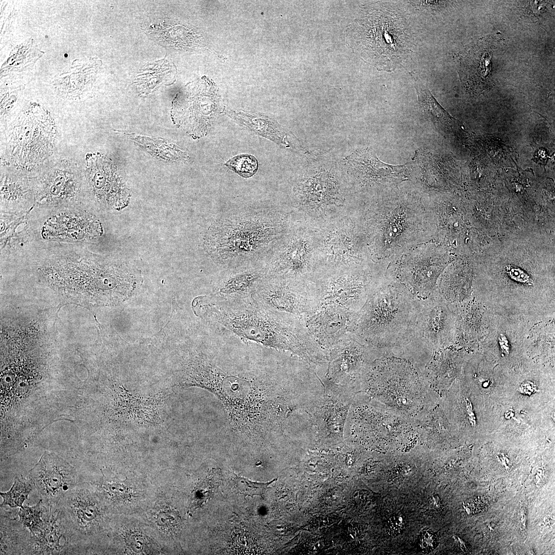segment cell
<instances>
[{"mask_svg":"<svg viewBox=\"0 0 555 555\" xmlns=\"http://www.w3.org/2000/svg\"><path fill=\"white\" fill-rule=\"evenodd\" d=\"M395 186L357 213L355 234L363 256L386 269L396 257L432 240L436 231L432 203L414 190Z\"/></svg>","mask_w":555,"mask_h":555,"instance_id":"cell-1","label":"cell"},{"mask_svg":"<svg viewBox=\"0 0 555 555\" xmlns=\"http://www.w3.org/2000/svg\"><path fill=\"white\" fill-rule=\"evenodd\" d=\"M192 305L196 316L245 341L290 353L309 363H316L322 355L304 323L278 318L259 306L251 297L218 301L209 295L199 296Z\"/></svg>","mask_w":555,"mask_h":555,"instance_id":"cell-2","label":"cell"},{"mask_svg":"<svg viewBox=\"0 0 555 555\" xmlns=\"http://www.w3.org/2000/svg\"><path fill=\"white\" fill-rule=\"evenodd\" d=\"M287 235L283 214L262 208H248L216 218L205 232L203 246L222 270L266 262Z\"/></svg>","mask_w":555,"mask_h":555,"instance_id":"cell-3","label":"cell"},{"mask_svg":"<svg viewBox=\"0 0 555 555\" xmlns=\"http://www.w3.org/2000/svg\"><path fill=\"white\" fill-rule=\"evenodd\" d=\"M419 303V298L386 271L355 314L351 332L384 355L401 357L411 338Z\"/></svg>","mask_w":555,"mask_h":555,"instance_id":"cell-4","label":"cell"},{"mask_svg":"<svg viewBox=\"0 0 555 555\" xmlns=\"http://www.w3.org/2000/svg\"><path fill=\"white\" fill-rule=\"evenodd\" d=\"M352 51L379 70L391 71L409 54L412 35L395 11L371 8L361 12L346 32Z\"/></svg>","mask_w":555,"mask_h":555,"instance_id":"cell-5","label":"cell"},{"mask_svg":"<svg viewBox=\"0 0 555 555\" xmlns=\"http://www.w3.org/2000/svg\"><path fill=\"white\" fill-rule=\"evenodd\" d=\"M361 392L409 419L437 400L415 365L393 356L384 355L373 362Z\"/></svg>","mask_w":555,"mask_h":555,"instance_id":"cell-6","label":"cell"},{"mask_svg":"<svg viewBox=\"0 0 555 555\" xmlns=\"http://www.w3.org/2000/svg\"><path fill=\"white\" fill-rule=\"evenodd\" d=\"M460 307L448 302L437 291L420 299L410 341L401 358L421 372L432 355L456 341Z\"/></svg>","mask_w":555,"mask_h":555,"instance_id":"cell-7","label":"cell"},{"mask_svg":"<svg viewBox=\"0 0 555 555\" xmlns=\"http://www.w3.org/2000/svg\"><path fill=\"white\" fill-rule=\"evenodd\" d=\"M345 431L365 442L387 448L409 444L416 439L411 419L362 392L356 395L350 406Z\"/></svg>","mask_w":555,"mask_h":555,"instance_id":"cell-8","label":"cell"},{"mask_svg":"<svg viewBox=\"0 0 555 555\" xmlns=\"http://www.w3.org/2000/svg\"><path fill=\"white\" fill-rule=\"evenodd\" d=\"M102 215L86 205L53 209L34 207L28 219L38 242L89 247L103 235Z\"/></svg>","mask_w":555,"mask_h":555,"instance_id":"cell-9","label":"cell"},{"mask_svg":"<svg viewBox=\"0 0 555 555\" xmlns=\"http://www.w3.org/2000/svg\"><path fill=\"white\" fill-rule=\"evenodd\" d=\"M382 266L366 261L318 272L312 280L321 304L331 303L356 314L385 275Z\"/></svg>","mask_w":555,"mask_h":555,"instance_id":"cell-10","label":"cell"},{"mask_svg":"<svg viewBox=\"0 0 555 555\" xmlns=\"http://www.w3.org/2000/svg\"><path fill=\"white\" fill-rule=\"evenodd\" d=\"M251 298L278 318L303 323L321 305L313 282L304 279L266 276Z\"/></svg>","mask_w":555,"mask_h":555,"instance_id":"cell-11","label":"cell"},{"mask_svg":"<svg viewBox=\"0 0 555 555\" xmlns=\"http://www.w3.org/2000/svg\"><path fill=\"white\" fill-rule=\"evenodd\" d=\"M55 132L47 112L39 106H30L9 130L8 147L11 160L25 170L42 163L52 151Z\"/></svg>","mask_w":555,"mask_h":555,"instance_id":"cell-12","label":"cell"},{"mask_svg":"<svg viewBox=\"0 0 555 555\" xmlns=\"http://www.w3.org/2000/svg\"><path fill=\"white\" fill-rule=\"evenodd\" d=\"M445 250L432 240L418 245L394 258L386 271L416 297L429 298L436 292L437 281L448 263Z\"/></svg>","mask_w":555,"mask_h":555,"instance_id":"cell-13","label":"cell"},{"mask_svg":"<svg viewBox=\"0 0 555 555\" xmlns=\"http://www.w3.org/2000/svg\"><path fill=\"white\" fill-rule=\"evenodd\" d=\"M384 355L360 336L349 332L328 351L324 374L319 377L357 394L361 392L373 362Z\"/></svg>","mask_w":555,"mask_h":555,"instance_id":"cell-14","label":"cell"},{"mask_svg":"<svg viewBox=\"0 0 555 555\" xmlns=\"http://www.w3.org/2000/svg\"><path fill=\"white\" fill-rule=\"evenodd\" d=\"M83 181L87 205L103 215L119 211L129 203L130 190L111 161L101 154L87 155Z\"/></svg>","mask_w":555,"mask_h":555,"instance_id":"cell-15","label":"cell"},{"mask_svg":"<svg viewBox=\"0 0 555 555\" xmlns=\"http://www.w3.org/2000/svg\"><path fill=\"white\" fill-rule=\"evenodd\" d=\"M32 181L35 208L87 206L83 179L75 170L53 168Z\"/></svg>","mask_w":555,"mask_h":555,"instance_id":"cell-16","label":"cell"},{"mask_svg":"<svg viewBox=\"0 0 555 555\" xmlns=\"http://www.w3.org/2000/svg\"><path fill=\"white\" fill-rule=\"evenodd\" d=\"M341 176L333 163L315 161L303 170L294 187L296 198L306 206H325L343 199Z\"/></svg>","mask_w":555,"mask_h":555,"instance_id":"cell-17","label":"cell"},{"mask_svg":"<svg viewBox=\"0 0 555 555\" xmlns=\"http://www.w3.org/2000/svg\"><path fill=\"white\" fill-rule=\"evenodd\" d=\"M323 394L312 409V433L319 437H343L349 409L356 394L325 379H321Z\"/></svg>","mask_w":555,"mask_h":555,"instance_id":"cell-18","label":"cell"},{"mask_svg":"<svg viewBox=\"0 0 555 555\" xmlns=\"http://www.w3.org/2000/svg\"><path fill=\"white\" fill-rule=\"evenodd\" d=\"M28 477L41 499L49 507L56 506L80 482L73 466L54 453L47 451L29 471Z\"/></svg>","mask_w":555,"mask_h":555,"instance_id":"cell-19","label":"cell"},{"mask_svg":"<svg viewBox=\"0 0 555 555\" xmlns=\"http://www.w3.org/2000/svg\"><path fill=\"white\" fill-rule=\"evenodd\" d=\"M95 495L85 483L80 482L58 503L83 545L99 530L103 522L104 510Z\"/></svg>","mask_w":555,"mask_h":555,"instance_id":"cell-20","label":"cell"},{"mask_svg":"<svg viewBox=\"0 0 555 555\" xmlns=\"http://www.w3.org/2000/svg\"><path fill=\"white\" fill-rule=\"evenodd\" d=\"M40 532L31 536L28 554H81L84 546L57 504L44 513Z\"/></svg>","mask_w":555,"mask_h":555,"instance_id":"cell-21","label":"cell"},{"mask_svg":"<svg viewBox=\"0 0 555 555\" xmlns=\"http://www.w3.org/2000/svg\"><path fill=\"white\" fill-rule=\"evenodd\" d=\"M345 159L348 174L362 187L384 189L409 180L405 165L384 163L369 148L357 149Z\"/></svg>","mask_w":555,"mask_h":555,"instance_id":"cell-22","label":"cell"},{"mask_svg":"<svg viewBox=\"0 0 555 555\" xmlns=\"http://www.w3.org/2000/svg\"><path fill=\"white\" fill-rule=\"evenodd\" d=\"M491 43V39L483 38L455 56L461 84L470 95H479L492 86Z\"/></svg>","mask_w":555,"mask_h":555,"instance_id":"cell-23","label":"cell"},{"mask_svg":"<svg viewBox=\"0 0 555 555\" xmlns=\"http://www.w3.org/2000/svg\"><path fill=\"white\" fill-rule=\"evenodd\" d=\"M356 314L331 303L321 304L305 321L313 341L327 354L344 336L351 332Z\"/></svg>","mask_w":555,"mask_h":555,"instance_id":"cell-24","label":"cell"},{"mask_svg":"<svg viewBox=\"0 0 555 555\" xmlns=\"http://www.w3.org/2000/svg\"><path fill=\"white\" fill-rule=\"evenodd\" d=\"M266 276V262L222 270L213 283L209 296L218 301L250 298Z\"/></svg>","mask_w":555,"mask_h":555,"instance_id":"cell-25","label":"cell"},{"mask_svg":"<svg viewBox=\"0 0 555 555\" xmlns=\"http://www.w3.org/2000/svg\"><path fill=\"white\" fill-rule=\"evenodd\" d=\"M191 98L185 111L184 122L193 135L200 137L208 133L214 120L218 108L219 96L214 85Z\"/></svg>","mask_w":555,"mask_h":555,"instance_id":"cell-26","label":"cell"},{"mask_svg":"<svg viewBox=\"0 0 555 555\" xmlns=\"http://www.w3.org/2000/svg\"><path fill=\"white\" fill-rule=\"evenodd\" d=\"M0 213L23 214L34 207L32 179L14 175L1 177Z\"/></svg>","mask_w":555,"mask_h":555,"instance_id":"cell-27","label":"cell"},{"mask_svg":"<svg viewBox=\"0 0 555 555\" xmlns=\"http://www.w3.org/2000/svg\"><path fill=\"white\" fill-rule=\"evenodd\" d=\"M223 114L241 126L284 147H289V133L277 121L268 116L225 107Z\"/></svg>","mask_w":555,"mask_h":555,"instance_id":"cell-28","label":"cell"},{"mask_svg":"<svg viewBox=\"0 0 555 555\" xmlns=\"http://www.w3.org/2000/svg\"><path fill=\"white\" fill-rule=\"evenodd\" d=\"M413 77L418 100L425 116L435 127L446 133L465 132L463 124L452 117L437 101L428 88L413 73Z\"/></svg>","mask_w":555,"mask_h":555,"instance_id":"cell-29","label":"cell"},{"mask_svg":"<svg viewBox=\"0 0 555 555\" xmlns=\"http://www.w3.org/2000/svg\"><path fill=\"white\" fill-rule=\"evenodd\" d=\"M30 542V531L19 519L1 509V554H28Z\"/></svg>","mask_w":555,"mask_h":555,"instance_id":"cell-30","label":"cell"},{"mask_svg":"<svg viewBox=\"0 0 555 555\" xmlns=\"http://www.w3.org/2000/svg\"><path fill=\"white\" fill-rule=\"evenodd\" d=\"M34 487L33 483L29 477L25 478L22 475L16 476L10 489L7 492L0 493V495L3 498V502L0 507H23L24 502L28 499V495Z\"/></svg>","mask_w":555,"mask_h":555,"instance_id":"cell-31","label":"cell"},{"mask_svg":"<svg viewBox=\"0 0 555 555\" xmlns=\"http://www.w3.org/2000/svg\"><path fill=\"white\" fill-rule=\"evenodd\" d=\"M47 506L40 499L37 504L32 506L21 507L18 512L21 523L30 531L31 536L38 534L44 525V515L48 510Z\"/></svg>","mask_w":555,"mask_h":555,"instance_id":"cell-32","label":"cell"},{"mask_svg":"<svg viewBox=\"0 0 555 555\" xmlns=\"http://www.w3.org/2000/svg\"><path fill=\"white\" fill-rule=\"evenodd\" d=\"M225 165L244 178H249L254 175L258 166L256 158L254 156L247 154L235 156L227 161Z\"/></svg>","mask_w":555,"mask_h":555,"instance_id":"cell-33","label":"cell"},{"mask_svg":"<svg viewBox=\"0 0 555 555\" xmlns=\"http://www.w3.org/2000/svg\"><path fill=\"white\" fill-rule=\"evenodd\" d=\"M276 480V479H274L271 482L265 483H258L252 482L235 474L233 482L237 491L245 496L253 497L254 495H258L263 497L268 486Z\"/></svg>","mask_w":555,"mask_h":555,"instance_id":"cell-34","label":"cell"},{"mask_svg":"<svg viewBox=\"0 0 555 555\" xmlns=\"http://www.w3.org/2000/svg\"><path fill=\"white\" fill-rule=\"evenodd\" d=\"M404 525V520L403 516L398 515L391 518L389 526L391 529L395 531H399Z\"/></svg>","mask_w":555,"mask_h":555,"instance_id":"cell-35","label":"cell"},{"mask_svg":"<svg viewBox=\"0 0 555 555\" xmlns=\"http://www.w3.org/2000/svg\"><path fill=\"white\" fill-rule=\"evenodd\" d=\"M430 505L435 509H438L441 507L440 501L439 497L436 495H432L430 500Z\"/></svg>","mask_w":555,"mask_h":555,"instance_id":"cell-36","label":"cell"},{"mask_svg":"<svg viewBox=\"0 0 555 555\" xmlns=\"http://www.w3.org/2000/svg\"><path fill=\"white\" fill-rule=\"evenodd\" d=\"M520 521L521 524L522 525V527L523 528V529H525L526 528V510H525V509L524 508H523L521 510L520 512Z\"/></svg>","mask_w":555,"mask_h":555,"instance_id":"cell-37","label":"cell"},{"mask_svg":"<svg viewBox=\"0 0 555 555\" xmlns=\"http://www.w3.org/2000/svg\"><path fill=\"white\" fill-rule=\"evenodd\" d=\"M423 536V543L426 545H431L430 544L432 543V541H431L432 539V535L427 533L424 534Z\"/></svg>","mask_w":555,"mask_h":555,"instance_id":"cell-38","label":"cell"},{"mask_svg":"<svg viewBox=\"0 0 555 555\" xmlns=\"http://www.w3.org/2000/svg\"><path fill=\"white\" fill-rule=\"evenodd\" d=\"M457 539L459 541V542L460 543V546L461 548H462V549L465 552H467L468 548L466 547V546L465 545V543H464V542L462 540H461L460 539H459V538H457Z\"/></svg>","mask_w":555,"mask_h":555,"instance_id":"cell-39","label":"cell"}]
</instances>
